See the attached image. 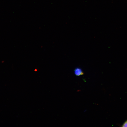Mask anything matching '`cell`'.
<instances>
[{
    "label": "cell",
    "instance_id": "obj_1",
    "mask_svg": "<svg viewBox=\"0 0 127 127\" xmlns=\"http://www.w3.org/2000/svg\"><path fill=\"white\" fill-rule=\"evenodd\" d=\"M74 74L76 76H79L83 74L84 73L82 69L79 67H76L74 70Z\"/></svg>",
    "mask_w": 127,
    "mask_h": 127
},
{
    "label": "cell",
    "instance_id": "obj_2",
    "mask_svg": "<svg viewBox=\"0 0 127 127\" xmlns=\"http://www.w3.org/2000/svg\"><path fill=\"white\" fill-rule=\"evenodd\" d=\"M122 127H127V120L126 121L122 126Z\"/></svg>",
    "mask_w": 127,
    "mask_h": 127
}]
</instances>
